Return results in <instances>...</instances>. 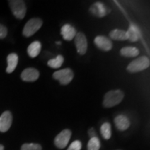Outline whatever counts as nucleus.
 <instances>
[{
    "mask_svg": "<svg viewBox=\"0 0 150 150\" xmlns=\"http://www.w3.org/2000/svg\"><path fill=\"white\" fill-rule=\"evenodd\" d=\"M95 45L99 49L103 51H110L112 47V43L110 39L104 35H98L95 38L94 40Z\"/></svg>",
    "mask_w": 150,
    "mask_h": 150,
    "instance_id": "nucleus-9",
    "label": "nucleus"
},
{
    "mask_svg": "<svg viewBox=\"0 0 150 150\" xmlns=\"http://www.w3.org/2000/svg\"><path fill=\"white\" fill-rule=\"evenodd\" d=\"M13 16L19 20H22L25 17L27 7L24 1L22 0H11L8 1Z\"/></svg>",
    "mask_w": 150,
    "mask_h": 150,
    "instance_id": "nucleus-3",
    "label": "nucleus"
},
{
    "mask_svg": "<svg viewBox=\"0 0 150 150\" xmlns=\"http://www.w3.org/2000/svg\"><path fill=\"white\" fill-rule=\"evenodd\" d=\"M40 76V72L36 69L29 67L24 70L21 74V79L24 81L33 82L38 80Z\"/></svg>",
    "mask_w": 150,
    "mask_h": 150,
    "instance_id": "nucleus-10",
    "label": "nucleus"
},
{
    "mask_svg": "<svg viewBox=\"0 0 150 150\" xmlns=\"http://www.w3.org/2000/svg\"><path fill=\"white\" fill-rule=\"evenodd\" d=\"M43 22L40 18H32L27 22L24 27L22 33L25 37H30L40 29Z\"/></svg>",
    "mask_w": 150,
    "mask_h": 150,
    "instance_id": "nucleus-4",
    "label": "nucleus"
},
{
    "mask_svg": "<svg viewBox=\"0 0 150 150\" xmlns=\"http://www.w3.org/2000/svg\"><path fill=\"white\" fill-rule=\"evenodd\" d=\"M41 48H42V45H41L40 42H39V41H34V42L31 43L29 47H28V54L32 59L35 58L40 54Z\"/></svg>",
    "mask_w": 150,
    "mask_h": 150,
    "instance_id": "nucleus-16",
    "label": "nucleus"
},
{
    "mask_svg": "<svg viewBox=\"0 0 150 150\" xmlns=\"http://www.w3.org/2000/svg\"><path fill=\"white\" fill-rule=\"evenodd\" d=\"M13 115L8 110L4 112L0 116V132H6L12 125Z\"/></svg>",
    "mask_w": 150,
    "mask_h": 150,
    "instance_id": "nucleus-8",
    "label": "nucleus"
},
{
    "mask_svg": "<svg viewBox=\"0 0 150 150\" xmlns=\"http://www.w3.org/2000/svg\"><path fill=\"white\" fill-rule=\"evenodd\" d=\"M56 45H61V42H60V41L59 42H56Z\"/></svg>",
    "mask_w": 150,
    "mask_h": 150,
    "instance_id": "nucleus-27",
    "label": "nucleus"
},
{
    "mask_svg": "<svg viewBox=\"0 0 150 150\" xmlns=\"http://www.w3.org/2000/svg\"><path fill=\"white\" fill-rule=\"evenodd\" d=\"M63 62H64V58L62 55L57 56L55 59H50L47 62V65L50 67L54 69H58L63 65Z\"/></svg>",
    "mask_w": 150,
    "mask_h": 150,
    "instance_id": "nucleus-19",
    "label": "nucleus"
},
{
    "mask_svg": "<svg viewBox=\"0 0 150 150\" xmlns=\"http://www.w3.org/2000/svg\"><path fill=\"white\" fill-rule=\"evenodd\" d=\"M89 135H90V136H91V138H93V137H96L95 136V131H94L93 129H90Z\"/></svg>",
    "mask_w": 150,
    "mask_h": 150,
    "instance_id": "nucleus-25",
    "label": "nucleus"
},
{
    "mask_svg": "<svg viewBox=\"0 0 150 150\" xmlns=\"http://www.w3.org/2000/svg\"><path fill=\"white\" fill-rule=\"evenodd\" d=\"M100 147V141L97 137L91 138L88 143V150H99Z\"/></svg>",
    "mask_w": 150,
    "mask_h": 150,
    "instance_id": "nucleus-21",
    "label": "nucleus"
},
{
    "mask_svg": "<svg viewBox=\"0 0 150 150\" xmlns=\"http://www.w3.org/2000/svg\"><path fill=\"white\" fill-rule=\"evenodd\" d=\"M150 61L147 56H141L135 59L127 66V71L131 73L141 72L149 67Z\"/></svg>",
    "mask_w": 150,
    "mask_h": 150,
    "instance_id": "nucleus-2",
    "label": "nucleus"
},
{
    "mask_svg": "<svg viewBox=\"0 0 150 150\" xmlns=\"http://www.w3.org/2000/svg\"><path fill=\"white\" fill-rule=\"evenodd\" d=\"M61 33L63 39L67 41H71L74 38L76 35V31L72 25L66 24L61 28Z\"/></svg>",
    "mask_w": 150,
    "mask_h": 150,
    "instance_id": "nucleus-12",
    "label": "nucleus"
},
{
    "mask_svg": "<svg viewBox=\"0 0 150 150\" xmlns=\"http://www.w3.org/2000/svg\"><path fill=\"white\" fill-rule=\"evenodd\" d=\"M125 94L120 90L108 91L104 95L103 106L105 108H111L117 106L123 100Z\"/></svg>",
    "mask_w": 150,
    "mask_h": 150,
    "instance_id": "nucleus-1",
    "label": "nucleus"
},
{
    "mask_svg": "<svg viewBox=\"0 0 150 150\" xmlns=\"http://www.w3.org/2000/svg\"><path fill=\"white\" fill-rule=\"evenodd\" d=\"M109 36L114 40L123 41L128 40L127 31L120 29H114L109 33Z\"/></svg>",
    "mask_w": 150,
    "mask_h": 150,
    "instance_id": "nucleus-17",
    "label": "nucleus"
},
{
    "mask_svg": "<svg viewBox=\"0 0 150 150\" xmlns=\"http://www.w3.org/2000/svg\"><path fill=\"white\" fill-rule=\"evenodd\" d=\"M53 77L59 81L61 85H67L72 81L74 78V72L70 68H65L55 72L53 74Z\"/></svg>",
    "mask_w": 150,
    "mask_h": 150,
    "instance_id": "nucleus-5",
    "label": "nucleus"
},
{
    "mask_svg": "<svg viewBox=\"0 0 150 150\" xmlns=\"http://www.w3.org/2000/svg\"><path fill=\"white\" fill-rule=\"evenodd\" d=\"M127 36H128V40L130 42H134L138 40L140 36V30L136 25L134 24H131L129 27L128 31H127Z\"/></svg>",
    "mask_w": 150,
    "mask_h": 150,
    "instance_id": "nucleus-14",
    "label": "nucleus"
},
{
    "mask_svg": "<svg viewBox=\"0 0 150 150\" xmlns=\"http://www.w3.org/2000/svg\"><path fill=\"white\" fill-rule=\"evenodd\" d=\"M115 126L120 131H125L130 126V122L126 116L120 115L114 120Z\"/></svg>",
    "mask_w": 150,
    "mask_h": 150,
    "instance_id": "nucleus-13",
    "label": "nucleus"
},
{
    "mask_svg": "<svg viewBox=\"0 0 150 150\" xmlns=\"http://www.w3.org/2000/svg\"><path fill=\"white\" fill-rule=\"evenodd\" d=\"M120 54L125 57L134 58L139 54V50L134 47H125L121 49Z\"/></svg>",
    "mask_w": 150,
    "mask_h": 150,
    "instance_id": "nucleus-18",
    "label": "nucleus"
},
{
    "mask_svg": "<svg viewBox=\"0 0 150 150\" xmlns=\"http://www.w3.org/2000/svg\"><path fill=\"white\" fill-rule=\"evenodd\" d=\"M21 150H42V147L36 143H25L22 145Z\"/></svg>",
    "mask_w": 150,
    "mask_h": 150,
    "instance_id": "nucleus-22",
    "label": "nucleus"
},
{
    "mask_svg": "<svg viewBox=\"0 0 150 150\" xmlns=\"http://www.w3.org/2000/svg\"><path fill=\"white\" fill-rule=\"evenodd\" d=\"M90 12L93 16L98 17V18H102V17H104L108 13V10L103 4L100 2H96L93 4L91 6Z\"/></svg>",
    "mask_w": 150,
    "mask_h": 150,
    "instance_id": "nucleus-11",
    "label": "nucleus"
},
{
    "mask_svg": "<svg viewBox=\"0 0 150 150\" xmlns=\"http://www.w3.org/2000/svg\"><path fill=\"white\" fill-rule=\"evenodd\" d=\"M101 134L106 140L110 139L111 137V126L109 123L105 122L103 124L100 129Z\"/></svg>",
    "mask_w": 150,
    "mask_h": 150,
    "instance_id": "nucleus-20",
    "label": "nucleus"
},
{
    "mask_svg": "<svg viewBox=\"0 0 150 150\" xmlns=\"http://www.w3.org/2000/svg\"><path fill=\"white\" fill-rule=\"evenodd\" d=\"M74 43L77 52L80 55H84L87 52L88 42L86 35L83 33L79 32L75 36Z\"/></svg>",
    "mask_w": 150,
    "mask_h": 150,
    "instance_id": "nucleus-7",
    "label": "nucleus"
},
{
    "mask_svg": "<svg viewBox=\"0 0 150 150\" xmlns=\"http://www.w3.org/2000/svg\"><path fill=\"white\" fill-rule=\"evenodd\" d=\"M0 150H4V147L2 145H0Z\"/></svg>",
    "mask_w": 150,
    "mask_h": 150,
    "instance_id": "nucleus-26",
    "label": "nucleus"
},
{
    "mask_svg": "<svg viewBox=\"0 0 150 150\" xmlns=\"http://www.w3.org/2000/svg\"><path fill=\"white\" fill-rule=\"evenodd\" d=\"M7 63L8 66L6 68L7 73H12L16 70L18 63V56L16 53H11L7 56Z\"/></svg>",
    "mask_w": 150,
    "mask_h": 150,
    "instance_id": "nucleus-15",
    "label": "nucleus"
},
{
    "mask_svg": "<svg viewBox=\"0 0 150 150\" xmlns=\"http://www.w3.org/2000/svg\"><path fill=\"white\" fill-rule=\"evenodd\" d=\"M72 132L69 129H64L56 136L54 139V144L59 149H63L70 141Z\"/></svg>",
    "mask_w": 150,
    "mask_h": 150,
    "instance_id": "nucleus-6",
    "label": "nucleus"
},
{
    "mask_svg": "<svg viewBox=\"0 0 150 150\" xmlns=\"http://www.w3.org/2000/svg\"><path fill=\"white\" fill-rule=\"evenodd\" d=\"M81 142L79 140H75L70 144V147L67 150H81Z\"/></svg>",
    "mask_w": 150,
    "mask_h": 150,
    "instance_id": "nucleus-23",
    "label": "nucleus"
},
{
    "mask_svg": "<svg viewBox=\"0 0 150 150\" xmlns=\"http://www.w3.org/2000/svg\"><path fill=\"white\" fill-rule=\"evenodd\" d=\"M7 33H8V31H7L6 27L2 24H0V39L6 38L7 35Z\"/></svg>",
    "mask_w": 150,
    "mask_h": 150,
    "instance_id": "nucleus-24",
    "label": "nucleus"
}]
</instances>
